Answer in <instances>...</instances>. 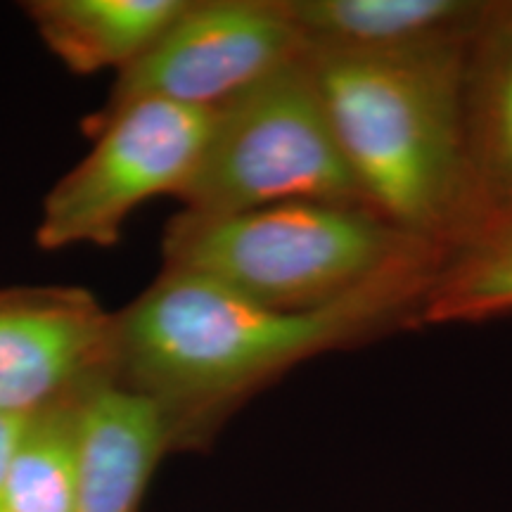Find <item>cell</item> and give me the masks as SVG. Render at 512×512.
I'll return each mask as SVG.
<instances>
[{"label": "cell", "mask_w": 512, "mask_h": 512, "mask_svg": "<svg viewBox=\"0 0 512 512\" xmlns=\"http://www.w3.org/2000/svg\"><path fill=\"white\" fill-rule=\"evenodd\" d=\"M420 275L422 264L337 304L280 311L164 268L114 313L112 380L155 403L171 453L207 448L256 392L399 309Z\"/></svg>", "instance_id": "1"}, {"label": "cell", "mask_w": 512, "mask_h": 512, "mask_svg": "<svg viewBox=\"0 0 512 512\" xmlns=\"http://www.w3.org/2000/svg\"><path fill=\"white\" fill-rule=\"evenodd\" d=\"M309 57L363 202L415 240L451 226L472 183L456 48Z\"/></svg>", "instance_id": "2"}, {"label": "cell", "mask_w": 512, "mask_h": 512, "mask_svg": "<svg viewBox=\"0 0 512 512\" xmlns=\"http://www.w3.org/2000/svg\"><path fill=\"white\" fill-rule=\"evenodd\" d=\"M166 271L190 273L271 309L342 302L420 266L408 238L363 204L290 202L235 214L181 211L162 240Z\"/></svg>", "instance_id": "3"}, {"label": "cell", "mask_w": 512, "mask_h": 512, "mask_svg": "<svg viewBox=\"0 0 512 512\" xmlns=\"http://www.w3.org/2000/svg\"><path fill=\"white\" fill-rule=\"evenodd\" d=\"M178 200L192 214L290 202L368 207L337 143L309 55L216 110L204 155Z\"/></svg>", "instance_id": "4"}, {"label": "cell", "mask_w": 512, "mask_h": 512, "mask_svg": "<svg viewBox=\"0 0 512 512\" xmlns=\"http://www.w3.org/2000/svg\"><path fill=\"white\" fill-rule=\"evenodd\" d=\"M214 114L143 100L110 117H88L83 131L95 143L43 200L36 245L48 252L117 245L133 211L155 197H178L190 183L209 143Z\"/></svg>", "instance_id": "5"}, {"label": "cell", "mask_w": 512, "mask_h": 512, "mask_svg": "<svg viewBox=\"0 0 512 512\" xmlns=\"http://www.w3.org/2000/svg\"><path fill=\"white\" fill-rule=\"evenodd\" d=\"M306 55L287 0H188L155 46L117 76L91 119L143 100L219 110Z\"/></svg>", "instance_id": "6"}, {"label": "cell", "mask_w": 512, "mask_h": 512, "mask_svg": "<svg viewBox=\"0 0 512 512\" xmlns=\"http://www.w3.org/2000/svg\"><path fill=\"white\" fill-rule=\"evenodd\" d=\"M114 313L72 285L0 287V415L29 418L112 377Z\"/></svg>", "instance_id": "7"}, {"label": "cell", "mask_w": 512, "mask_h": 512, "mask_svg": "<svg viewBox=\"0 0 512 512\" xmlns=\"http://www.w3.org/2000/svg\"><path fill=\"white\" fill-rule=\"evenodd\" d=\"M169 453V434L155 403L112 377L95 382L83 401L74 512H138Z\"/></svg>", "instance_id": "8"}, {"label": "cell", "mask_w": 512, "mask_h": 512, "mask_svg": "<svg viewBox=\"0 0 512 512\" xmlns=\"http://www.w3.org/2000/svg\"><path fill=\"white\" fill-rule=\"evenodd\" d=\"M309 50L411 55L456 48L482 5L463 0H287Z\"/></svg>", "instance_id": "9"}, {"label": "cell", "mask_w": 512, "mask_h": 512, "mask_svg": "<svg viewBox=\"0 0 512 512\" xmlns=\"http://www.w3.org/2000/svg\"><path fill=\"white\" fill-rule=\"evenodd\" d=\"M188 0H29L22 8L69 72L119 74L155 46Z\"/></svg>", "instance_id": "10"}, {"label": "cell", "mask_w": 512, "mask_h": 512, "mask_svg": "<svg viewBox=\"0 0 512 512\" xmlns=\"http://www.w3.org/2000/svg\"><path fill=\"white\" fill-rule=\"evenodd\" d=\"M91 387L24 418L10 458L3 512H74L83 401Z\"/></svg>", "instance_id": "11"}, {"label": "cell", "mask_w": 512, "mask_h": 512, "mask_svg": "<svg viewBox=\"0 0 512 512\" xmlns=\"http://www.w3.org/2000/svg\"><path fill=\"white\" fill-rule=\"evenodd\" d=\"M505 313H512V223L441 275L425 297L420 318L472 323Z\"/></svg>", "instance_id": "12"}, {"label": "cell", "mask_w": 512, "mask_h": 512, "mask_svg": "<svg viewBox=\"0 0 512 512\" xmlns=\"http://www.w3.org/2000/svg\"><path fill=\"white\" fill-rule=\"evenodd\" d=\"M482 133L486 169L503 190L512 192V46L489 79Z\"/></svg>", "instance_id": "13"}, {"label": "cell", "mask_w": 512, "mask_h": 512, "mask_svg": "<svg viewBox=\"0 0 512 512\" xmlns=\"http://www.w3.org/2000/svg\"><path fill=\"white\" fill-rule=\"evenodd\" d=\"M22 422L19 418H8V415H0V512L5 508V482H8V467L12 451H15L19 430H22Z\"/></svg>", "instance_id": "14"}]
</instances>
